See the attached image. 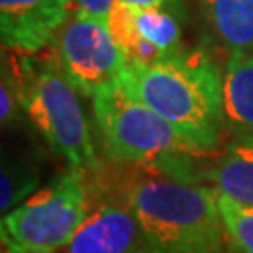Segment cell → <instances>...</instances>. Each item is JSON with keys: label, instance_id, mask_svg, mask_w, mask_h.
Segmentation results:
<instances>
[{"label": "cell", "instance_id": "6da1fadb", "mask_svg": "<svg viewBox=\"0 0 253 253\" xmlns=\"http://www.w3.org/2000/svg\"><path fill=\"white\" fill-rule=\"evenodd\" d=\"M131 208L152 253H227L229 242L217 191L150 167L105 169Z\"/></svg>", "mask_w": 253, "mask_h": 253}, {"label": "cell", "instance_id": "7a4b0ae2", "mask_svg": "<svg viewBox=\"0 0 253 253\" xmlns=\"http://www.w3.org/2000/svg\"><path fill=\"white\" fill-rule=\"evenodd\" d=\"M120 83L193 145L208 154L217 150L225 129L223 68L205 49L127 62Z\"/></svg>", "mask_w": 253, "mask_h": 253}, {"label": "cell", "instance_id": "3957f363", "mask_svg": "<svg viewBox=\"0 0 253 253\" xmlns=\"http://www.w3.org/2000/svg\"><path fill=\"white\" fill-rule=\"evenodd\" d=\"M92 118L103 158L113 165L150 167L199 182L193 163L212 154L193 145L120 83L92 98Z\"/></svg>", "mask_w": 253, "mask_h": 253}, {"label": "cell", "instance_id": "277c9868", "mask_svg": "<svg viewBox=\"0 0 253 253\" xmlns=\"http://www.w3.org/2000/svg\"><path fill=\"white\" fill-rule=\"evenodd\" d=\"M6 62V60H4ZM17 86L23 115L43 137L49 148L70 169L98 172L103 167L81 103V96L62 73L53 49L17 53L8 64Z\"/></svg>", "mask_w": 253, "mask_h": 253}, {"label": "cell", "instance_id": "5b68a950", "mask_svg": "<svg viewBox=\"0 0 253 253\" xmlns=\"http://www.w3.org/2000/svg\"><path fill=\"white\" fill-rule=\"evenodd\" d=\"M90 208V172L70 169L2 214V253H54L70 242Z\"/></svg>", "mask_w": 253, "mask_h": 253}, {"label": "cell", "instance_id": "8992f818", "mask_svg": "<svg viewBox=\"0 0 253 253\" xmlns=\"http://www.w3.org/2000/svg\"><path fill=\"white\" fill-rule=\"evenodd\" d=\"M51 49L70 84L79 96L90 100L117 83L127 66L126 53L107 25L77 11L60 28Z\"/></svg>", "mask_w": 253, "mask_h": 253}, {"label": "cell", "instance_id": "52a82bcc", "mask_svg": "<svg viewBox=\"0 0 253 253\" xmlns=\"http://www.w3.org/2000/svg\"><path fill=\"white\" fill-rule=\"evenodd\" d=\"M54 253H152L131 208L105 174H90V208L70 242Z\"/></svg>", "mask_w": 253, "mask_h": 253}, {"label": "cell", "instance_id": "ba28073f", "mask_svg": "<svg viewBox=\"0 0 253 253\" xmlns=\"http://www.w3.org/2000/svg\"><path fill=\"white\" fill-rule=\"evenodd\" d=\"M75 11V0H0L4 51L42 53Z\"/></svg>", "mask_w": 253, "mask_h": 253}, {"label": "cell", "instance_id": "9c48e42d", "mask_svg": "<svg viewBox=\"0 0 253 253\" xmlns=\"http://www.w3.org/2000/svg\"><path fill=\"white\" fill-rule=\"evenodd\" d=\"M210 36L229 54L253 56V0H197Z\"/></svg>", "mask_w": 253, "mask_h": 253}, {"label": "cell", "instance_id": "30bf717a", "mask_svg": "<svg viewBox=\"0 0 253 253\" xmlns=\"http://www.w3.org/2000/svg\"><path fill=\"white\" fill-rule=\"evenodd\" d=\"M223 117L231 135L253 139V56H227L223 64Z\"/></svg>", "mask_w": 253, "mask_h": 253}, {"label": "cell", "instance_id": "8fae6325", "mask_svg": "<svg viewBox=\"0 0 253 253\" xmlns=\"http://www.w3.org/2000/svg\"><path fill=\"white\" fill-rule=\"evenodd\" d=\"M205 178L217 193L253 208V139L233 137Z\"/></svg>", "mask_w": 253, "mask_h": 253}, {"label": "cell", "instance_id": "7c38bea8", "mask_svg": "<svg viewBox=\"0 0 253 253\" xmlns=\"http://www.w3.org/2000/svg\"><path fill=\"white\" fill-rule=\"evenodd\" d=\"M182 0H163L152 8L135 9L137 34L156 45L167 56L184 53L182 49Z\"/></svg>", "mask_w": 253, "mask_h": 253}, {"label": "cell", "instance_id": "4fadbf2b", "mask_svg": "<svg viewBox=\"0 0 253 253\" xmlns=\"http://www.w3.org/2000/svg\"><path fill=\"white\" fill-rule=\"evenodd\" d=\"M40 172L30 163L2 152V169H0V208L2 214L19 207L32 193L38 191Z\"/></svg>", "mask_w": 253, "mask_h": 253}, {"label": "cell", "instance_id": "5bb4252c", "mask_svg": "<svg viewBox=\"0 0 253 253\" xmlns=\"http://www.w3.org/2000/svg\"><path fill=\"white\" fill-rule=\"evenodd\" d=\"M217 207L227 238L238 253H253V208L242 207L217 193Z\"/></svg>", "mask_w": 253, "mask_h": 253}, {"label": "cell", "instance_id": "9a60e30c", "mask_svg": "<svg viewBox=\"0 0 253 253\" xmlns=\"http://www.w3.org/2000/svg\"><path fill=\"white\" fill-rule=\"evenodd\" d=\"M23 115L21 100H19L17 86L13 81V75L9 72L8 64L2 62V84H0V118L2 126L8 127L17 122Z\"/></svg>", "mask_w": 253, "mask_h": 253}, {"label": "cell", "instance_id": "2e32d148", "mask_svg": "<svg viewBox=\"0 0 253 253\" xmlns=\"http://www.w3.org/2000/svg\"><path fill=\"white\" fill-rule=\"evenodd\" d=\"M118 0H75V11L107 25L109 15Z\"/></svg>", "mask_w": 253, "mask_h": 253}, {"label": "cell", "instance_id": "e0dca14e", "mask_svg": "<svg viewBox=\"0 0 253 253\" xmlns=\"http://www.w3.org/2000/svg\"><path fill=\"white\" fill-rule=\"evenodd\" d=\"M120 2H124V4H127L129 8L133 9H143V8L158 6V4H162L163 0H120Z\"/></svg>", "mask_w": 253, "mask_h": 253}, {"label": "cell", "instance_id": "ac0fdd59", "mask_svg": "<svg viewBox=\"0 0 253 253\" xmlns=\"http://www.w3.org/2000/svg\"><path fill=\"white\" fill-rule=\"evenodd\" d=\"M227 253H238V252H236L235 248H231V250H229V252H227Z\"/></svg>", "mask_w": 253, "mask_h": 253}]
</instances>
